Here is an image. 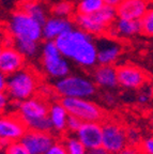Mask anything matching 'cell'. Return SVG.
Returning a JSON list of instances; mask_svg holds the SVG:
<instances>
[{
    "label": "cell",
    "instance_id": "20",
    "mask_svg": "<svg viewBox=\"0 0 153 154\" xmlns=\"http://www.w3.org/2000/svg\"><path fill=\"white\" fill-rule=\"evenodd\" d=\"M93 79L96 86L110 89L118 86L117 67L114 65L100 64L93 72Z\"/></svg>",
    "mask_w": 153,
    "mask_h": 154
},
{
    "label": "cell",
    "instance_id": "28",
    "mask_svg": "<svg viewBox=\"0 0 153 154\" xmlns=\"http://www.w3.org/2000/svg\"><path fill=\"white\" fill-rule=\"evenodd\" d=\"M81 123H83V121L79 120L77 117L69 115V118H67V132L75 134L78 131V128H80Z\"/></svg>",
    "mask_w": 153,
    "mask_h": 154
},
{
    "label": "cell",
    "instance_id": "32",
    "mask_svg": "<svg viewBox=\"0 0 153 154\" xmlns=\"http://www.w3.org/2000/svg\"><path fill=\"white\" fill-rule=\"evenodd\" d=\"M114 154H142L140 148L134 146V144H127L126 147H124L123 149H121L120 151L116 152Z\"/></svg>",
    "mask_w": 153,
    "mask_h": 154
},
{
    "label": "cell",
    "instance_id": "2",
    "mask_svg": "<svg viewBox=\"0 0 153 154\" xmlns=\"http://www.w3.org/2000/svg\"><path fill=\"white\" fill-rule=\"evenodd\" d=\"M48 110L49 104L42 96H32L18 102L16 113L27 130L52 132Z\"/></svg>",
    "mask_w": 153,
    "mask_h": 154
},
{
    "label": "cell",
    "instance_id": "1",
    "mask_svg": "<svg viewBox=\"0 0 153 154\" xmlns=\"http://www.w3.org/2000/svg\"><path fill=\"white\" fill-rule=\"evenodd\" d=\"M60 53L67 60L90 69L98 63V48L92 35L79 28H73L55 40Z\"/></svg>",
    "mask_w": 153,
    "mask_h": 154
},
{
    "label": "cell",
    "instance_id": "33",
    "mask_svg": "<svg viewBox=\"0 0 153 154\" xmlns=\"http://www.w3.org/2000/svg\"><path fill=\"white\" fill-rule=\"evenodd\" d=\"M10 103V97L5 91L0 92V115L5 112L8 105Z\"/></svg>",
    "mask_w": 153,
    "mask_h": 154
},
{
    "label": "cell",
    "instance_id": "30",
    "mask_svg": "<svg viewBox=\"0 0 153 154\" xmlns=\"http://www.w3.org/2000/svg\"><path fill=\"white\" fill-rule=\"evenodd\" d=\"M140 148L142 154H153V137H149L140 142Z\"/></svg>",
    "mask_w": 153,
    "mask_h": 154
},
{
    "label": "cell",
    "instance_id": "3",
    "mask_svg": "<svg viewBox=\"0 0 153 154\" xmlns=\"http://www.w3.org/2000/svg\"><path fill=\"white\" fill-rule=\"evenodd\" d=\"M40 89V76L34 70L24 66L8 76L7 93L10 100L22 102L32 97Z\"/></svg>",
    "mask_w": 153,
    "mask_h": 154
},
{
    "label": "cell",
    "instance_id": "16",
    "mask_svg": "<svg viewBox=\"0 0 153 154\" xmlns=\"http://www.w3.org/2000/svg\"><path fill=\"white\" fill-rule=\"evenodd\" d=\"M75 24L71 18L59 16H48L42 25L43 38L46 41H55L60 35L67 33L74 28Z\"/></svg>",
    "mask_w": 153,
    "mask_h": 154
},
{
    "label": "cell",
    "instance_id": "38",
    "mask_svg": "<svg viewBox=\"0 0 153 154\" xmlns=\"http://www.w3.org/2000/svg\"><path fill=\"white\" fill-rule=\"evenodd\" d=\"M122 0H103V2L105 5H108V7H113V8H117L118 5H120Z\"/></svg>",
    "mask_w": 153,
    "mask_h": 154
},
{
    "label": "cell",
    "instance_id": "23",
    "mask_svg": "<svg viewBox=\"0 0 153 154\" xmlns=\"http://www.w3.org/2000/svg\"><path fill=\"white\" fill-rule=\"evenodd\" d=\"M103 0H79L76 5L77 14H94L104 7Z\"/></svg>",
    "mask_w": 153,
    "mask_h": 154
},
{
    "label": "cell",
    "instance_id": "17",
    "mask_svg": "<svg viewBox=\"0 0 153 154\" xmlns=\"http://www.w3.org/2000/svg\"><path fill=\"white\" fill-rule=\"evenodd\" d=\"M75 136L87 150L102 146V124L100 122H83Z\"/></svg>",
    "mask_w": 153,
    "mask_h": 154
},
{
    "label": "cell",
    "instance_id": "4",
    "mask_svg": "<svg viewBox=\"0 0 153 154\" xmlns=\"http://www.w3.org/2000/svg\"><path fill=\"white\" fill-rule=\"evenodd\" d=\"M5 27L8 36L11 41L25 40L40 42L43 38L42 24L29 16L20 8L11 14Z\"/></svg>",
    "mask_w": 153,
    "mask_h": 154
},
{
    "label": "cell",
    "instance_id": "9",
    "mask_svg": "<svg viewBox=\"0 0 153 154\" xmlns=\"http://www.w3.org/2000/svg\"><path fill=\"white\" fill-rule=\"evenodd\" d=\"M127 144L126 130L120 123L106 121L102 124V147L108 153H116Z\"/></svg>",
    "mask_w": 153,
    "mask_h": 154
},
{
    "label": "cell",
    "instance_id": "42",
    "mask_svg": "<svg viewBox=\"0 0 153 154\" xmlns=\"http://www.w3.org/2000/svg\"><path fill=\"white\" fill-rule=\"evenodd\" d=\"M152 123H153V118H152Z\"/></svg>",
    "mask_w": 153,
    "mask_h": 154
},
{
    "label": "cell",
    "instance_id": "29",
    "mask_svg": "<svg viewBox=\"0 0 153 154\" xmlns=\"http://www.w3.org/2000/svg\"><path fill=\"white\" fill-rule=\"evenodd\" d=\"M43 154H67L65 146L63 141H56L48 150H46Z\"/></svg>",
    "mask_w": 153,
    "mask_h": 154
},
{
    "label": "cell",
    "instance_id": "14",
    "mask_svg": "<svg viewBox=\"0 0 153 154\" xmlns=\"http://www.w3.org/2000/svg\"><path fill=\"white\" fill-rule=\"evenodd\" d=\"M118 85L129 90H137L147 82L146 73L133 64H123L117 67Z\"/></svg>",
    "mask_w": 153,
    "mask_h": 154
},
{
    "label": "cell",
    "instance_id": "19",
    "mask_svg": "<svg viewBox=\"0 0 153 154\" xmlns=\"http://www.w3.org/2000/svg\"><path fill=\"white\" fill-rule=\"evenodd\" d=\"M48 118H49L50 124H52V130H54L58 134H62V133L67 132L69 112L60 101L49 104Z\"/></svg>",
    "mask_w": 153,
    "mask_h": 154
},
{
    "label": "cell",
    "instance_id": "6",
    "mask_svg": "<svg viewBox=\"0 0 153 154\" xmlns=\"http://www.w3.org/2000/svg\"><path fill=\"white\" fill-rule=\"evenodd\" d=\"M54 90L61 97L89 99L95 93L96 85L88 77L69 74L57 79Z\"/></svg>",
    "mask_w": 153,
    "mask_h": 154
},
{
    "label": "cell",
    "instance_id": "15",
    "mask_svg": "<svg viewBox=\"0 0 153 154\" xmlns=\"http://www.w3.org/2000/svg\"><path fill=\"white\" fill-rule=\"evenodd\" d=\"M138 33H141L140 20L123 18V17H117L113 24L108 27L106 32L108 36L119 41L134 38Z\"/></svg>",
    "mask_w": 153,
    "mask_h": 154
},
{
    "label": "cell",
    "instance_id": "27",
    "mask_svg": "<svg viewBox=\"0 0 153 154\" xmlns=\"http://www.w3.org/2000/svg\"><path fill=\"white\" fill-rule=\"evenodd\" d=\"M5 152L7 154H30L20 141L11 142L8 146H5Z\"/></svg>",
    "mask_w": 153,
    "mask_h": 154
},
{
    "label": "cell",
    "instance_id": "36",
    "mask_svg": "<svg viewBox=\"0 0 153 154\" xmlns=\"http://www.w3.org/2000/svg\"><path fill=\"white\" fill-rule=\"evenodd\" d=\"M149 99H150V94L146 91L141 92L137 95V101H138L139 104H146L149 101Z\"/></svg>",
    "mask_w": 153,
    "mask_h": 154
},
{
    "label": "cell",
    "instance_id": "34",
    "mask_svg": "<svg viewBox=\"0 0 153 154\" xmlns=\"http://www.w3.org/2000/svg\"><path fill=\"white\" fill-rule=\"evenodd\" d=\"M7 85H8V75L0 71V92L7 91Z\"/></svg>",
    "mask_w": 153,
    "mask_h": 154
},
{
    "label": "cell",
    "instance_id": "41",
    "mask_svg": "<svg viewBox=\"0 0 153 154\" xmlns=\"http://www.w3.org/2000/svg\"><path fill=\"white\" fill-rule=\"evenodd\" d=\"M0 154H7L5 152V150H0Z\"/></svg>",
    "mask_w": 153,
    "mask_h": 154
},
{
    "label": "cell",
    "instance_id": "37",
    "mask_svg": "<svg viewBox=\"0 0 153 154\" xmlns=\"http://www.w3.org/2000/svg\"><path fill=\"white\" fill-rule=\"evenodd\" d=\"M87 154H109L102 146L98 148H93V149L87 150Z\"/></svg>",
    "mask_w": 153,
    "mask_h": 154
},
{
    "label": "cell",
    "instance_id": "8",
    "mask_svg": "<svg viewBox=\"0 0 153 154\" xmlns=\"http://www.w3.org/2000/svg\"><path fill=\"white\" fill-rule=\"evenodd\" d=\"M61 104L69 115L75 116L83 122H101L104 118L103 110L94 102L83 97H62Z\"/></svg>",
    "mask_w": 153,
    "mask_h": 154
},
{
    "label": "cell",
    "instance_id": "39",
    "mask_svg": "<svg viewBox=\"0 0 153 154\" xmlns=\"http://www.w3.org/2000/svg\"><path fill=\"white\" fill-rule=\"evenodd\" d=\"M16 1L19 3V5H23V3L30 2V1H36V0H16Z\"/></svg>",
    "mask_w": 153,
    "mask_h": 154
},
{
    "label": "cell",
    "instance_id": "10",
    "mask_svg": "<svg viewBox=\"0 0 153 154\" xmlns=\"http://www.w3.org/2000/svg\"><path fill=\"white\" fill-rule=\"evenodd\" d=\"M26 64V58L12 44L8 36L5 43L0 46V71L5 75L17 72Z\"/></svg>",
    "mask_w": 153,
    "mask_h": 154
},
{
    "label": "cell",
    "instance_id": "18",
    "mask_svg": "<svg viewBox=\"0 0 153 154\" xmlns=\"http://www.w3.org/2000/svg\"><path fill=\"white\" fill-rule=\"evenodd\" d=\"M150 7V0H122L116 10L118 17L140 20Z\"/></svg>",
    "mask_w": 153,
    "mask_h": 154
},
{
    "label": "cell",
    "instance_id": "11",
    "mask_svg": "<svg viewBox=\"0 0 153 154\" xmlns=\"http://www.w3.org/2000/svg\"><path fill=\"white\" fill-rule=\"evenodd\" d=\"M27 131L26 126L17 113L0 115V141L5 146L19 141Z\"/></svg>",
    "mask_w": 153,
    "mask_h": 154
},
{
    "label": "cell",
    "instance_id": "12",
    "mask_svg": "<svg viewBox=\"0 0 153 154\" xmlns=\"http://www.w3.org/2000/svg\"><path fill=\"white\" fill-rule=\"evenodd\" d=\"M19 141L30 154H43L57 140L52 132L27 130Z\"/></svg>",
    "mask_w": 153,
    "mask_h": 154
},
{
    "label": "cell",
    "instance_id": "21",
    "mask_svg": "<svg viewBox=\"0 0 153 154\" xmlns=\"http://www.w3.org/2000/svg\"><path fill=\"white\" fill-rule=\"evenodd\" d=\"M19 8L24 10L29 16H31L32 18L36 19V22L41 23L42 25H43V23L45 22L48 17L46 7L44 5L43 2H41L40 0H36V1H30V2L19 5Z\"/></svg>",
    "mask_w": 153,
    "mask_h": 154
},
{
    "label": "cell",
    "instance_id": "43",
    "mask_svg": "<svg viewBox=\"0 0 153 154\" xmlns=\"http://www.w3.org/2000/svg\"><path fill=\"white\" fill-rule=\"evenodd\" d=\"M0 46H1V45H0Z\"/></svg>",
    "mask_w": 153,
    "mask_h": 154
},
{
    "label": "cell",
    "instance_id": "24",
    "mask_svg": "<svg viewBox=\"0 0 153 154\" xmlns=\"http://www.w3.org/2000/svg\"><path fill=\"white\" fill-rule=\"evenodd\" d=\"M52 14L55 16L71 18V17H74V15L76 14V7L71 1L63 0V1H60L53 5Z\"/></svg>",
    "mask_w": 153,
    "mask_h": 154
},
{
    "label": "cell",
    "instance_id": "25",
    "mask_svg": "<svg viewBox=\"0 0 153 154\" xmlns=\"http://www.w3.org/2000/svg\"><path fill=\"white\" fill-rule=\"evenodd\" d=\"M62 141L65 146L67 154H87V149L77 139L76 136H65Z\"/></svg>",
    "mask_w": 153,
    "mask_h": 154
},
{
    "label": "cell",
    "instance_id": "40",
    "mask_svg": "<svg viewBox=\"0 0 153 154\" xmlns=\"http://www.w3.org/2000/svg\"><path fill=\"white\" fill-rule=\"evenodd\" d=\"M0 150H5V144L0 141Z\"/></svg>",
    "mask_w": 153,
    "mask_h": 154
},
{
    "label": "cell",
    "instance_id": "35",
    "mask_svg": "<svg viewBox=\"0 0 153 154\" xmlns=\"http://www.w3.org/2000/svg\"><path fill=\"white\" fill-rule=\"evenodd\" d=\"M7 38H8L7 27H5V25L3 23L0 22V45H2Z\"/></svg>",
    "mask_w": 153,
    "mask_h": 154
},
{
    "label": "cell",
    "instance_id": "13",
    "mask_svg": "<svg viewBox=\"0 0 153 154\" xmlns=\"http://www.w3.org/2000/svg\"><path fill=\"white\" fill-rule=\"evenodd\" d=\"M98 38V41L95 42L98 48V63L114 65L122 54V45L120 41L110 38L107 34Z\"/></svg>",
    "mask_w": 153,
    "mask_h": 154
},
{
    "label": "cell",
    "instance_id": "7",
    "mask_svg": "<svg viewBox=\"0 0 153 154\" xmlns=\"http://www.w3.org/2000/svg\"><path fill=\"white\" fill-rule=\"evenodd\" d=\"M41 65L49 78L59 79L70 74V63L60 53L55 41H46L41 51Z\"/></svg>",
    "mask_w": 153,
    "mask_h": 154
},
{
    "label": "cell",
    "instance_id": "5",
    "mask_svg": "<svg viewBox=\"0 0 153 154\" xmlns=\"http://www.w3.org/2000/svg\"><path fill=\"white\" fill-rule=\"evenodd\" d=\"M118 17L116 8L104 5L94 14H75L73 22L77 28L86 31L92 36H101L106 34L107 29Z\"/></svg>",
    "mask_w": 153,
    "mask_h": 154
},
{
    "label": "cell",
    "instance_id": "26",
    "mask_svg": "<svg viewBox=\"0 0 153 154\" xmlns=\"http://www.w3.org/2000/svg\"><path fill=\"white\" fill-rule=\"evenodd\" d=\"M141 33L147 36L153 38V5L149 8V10L140 19Z\"/></svg>",
    "mask_w": 153,
    "mask_h": 154
},
{
    "label": "cell",
    "instance_id": "22",
    "mask_svg": "<svg viewBox=\"0 0 153 154\" xmlns=\"http://www.w3.org/2000/svg\"><path fill=\"white\" fill-rule=\"evenodd\" d=\"M12 44L18 49L22 55L26 59H32L39 53V42L34 41H25V40H17L11 41Z\"/></svg>",
    "mask_w": 153,
    "mask_h": 154
},
{
    "label": "cell",
    "instance_id": "31",
    "mask_svg": "<svg viewBox=\"0 0 153 154\" xmlns=\"http://www.w3.org/2000/svg\"><path fill=\"white\" fill-rule=\"evenodd\" d=\"M127 133V141L129 144H134L137 146V143H140V135L135 130H126Z\"/></svg>",
    "mask_w": 153,
    "mask_h": 154
}]
</instances>
